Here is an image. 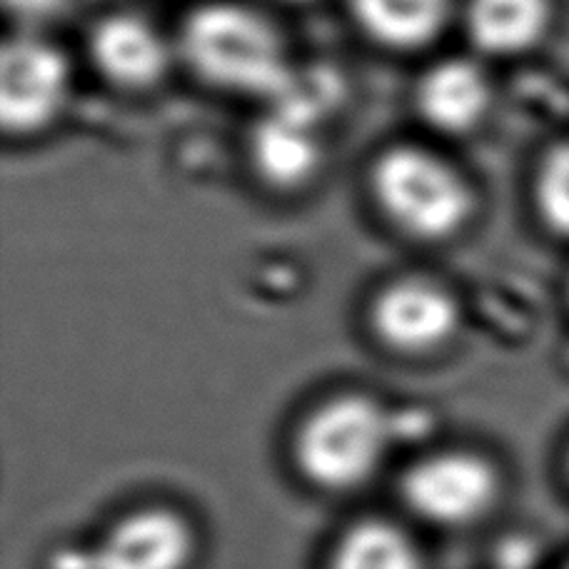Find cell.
<instances>
[{
	"label": "cell",
	"mask_w": 569,
	"mask_h": 569,
	"mask_svg": "<svg viewBox=\"0 0 569 569\" xmlns=\"http://www.w3.org/2000/svg\"><path fill=\"white\" fill-rule=\"evenodd\" d=\"M370 325L378 340L395 352L425 355L460 328V305L450 290L425 278L390 282L370 308Z\"/></svg>",
	"instance_id": "obj_8"
},
{
	"label": "cell",
	"mask_w": 569,
	"mask_h": 569,
	"mask_svg": "<svg viewBox=\"0 0 569 569\" xmlns=\"http://www.w3.org/2000/svg\"><path fill=\"white\" fill-rule=\"evenodd\" d=\"M415 106L437 133L465 136L485 120L492 106V88L472 60L447 58L425 70L415 90Z\"/></svg>",
	"instance_id": "obj_10"
},
{
	"label": "cell",
	"mask_w": 569,
	"mask_h": 569,
	"mask_svg": "<svg viewBox=\"0 0 569 569\" xmlns=\"http://www.w3.org/2000/svg\"><path fill=\"white\" fill-rule=\"evenodd\" d=\"M196 530L176 510L142 507L128 512L88 550H60L50 569H188Z\"/></svg>",
	"instance_id": "obj_4"
},
{
	"label": "cell",
	"mask_w": 569,
	"mask_h": 569,
	"mask_svg": "<svg viewBox=\"0 0 569 569\" xmlns=\"http://www.w3.org/2000/svg\"><path fill=\"white\" fill-rule=\"evenodd\" d=\"M272 113L252 136V162L270 186L298 188L315 176L322 146L318 138L325 100L302 93L298 76L280 98L272 100Z\"/></svg>",
	"instance_id": "obj_7"
},
{
	"label": "cell",
	"mask_w": 569,
	"mask_h": 569,
	"mask_svg": "<svg viewBox=\"0 0 569 569\" xmlns=\"http://www.w3.org/2000/svg\"><path fill=\"white\" fill-rule=\"evenodd\" d=\"M6 16L20 36H43L70 10V0H3Z\"/></svg>",
	"instance_id": "obj_15"
},
{
	"label": "cell",
	"mask_w": 569,
	"mask_h": 569,
	"mask_svg": "<svg viewBox=\"0 0 569 569\" xmlns=\"http://www.w3.org/2000/svg\"><path fill=\"white\" fill-rule=\"evenodd\" d=\"M330 569H425L418 545L398 525L362 520L352 525L330 557Z\"/></svg>",
	"instance_id": "obj_13"
},
{
	"label": "cell",
	"mask_w": 569,
	"mask_h": 569,
	"mask_svg": "<svg viewBox=\"0 0 569 569\" xmlns=\"http://www.w3.org/2000/svg\"><path fill=\"white\" fill-rule=\"evenodd\" d=\"M398 437V420L365 395L315 408L295 435V462L320 490H355L370 480Z\"/></svg>",
	"instance_id": "obj_2"
},
{
	"label": "cell",
	"mask_w": 569,
	"mask_h": 569,
	"mask_svg": "<svg viewBox=\"0 0 569 569\" xmlns=\"http://www.w3.org/2000/svg\"><path fill=\"white\" fill-rule=\"evenodd\" d=\"M567 569H569V567H567Z\"/></svg>",
	"instance_id": "obj_17"
},
{
	"label": "cell",
	"mask_w": 569,
	"mask_h": 569,
	"mask_svg": "<svg viewBox=\"0 0 569 569\" xmlns=\"http://www.w3.org/2000/svg\"><path fill=\"white\" fill-rule=\"evenodd\" d=\"M284 3H305V0H284Z\"/></svg>",
	"instance_id": "obj_16"
},
{
	"label": "cell",
	"mask_w": 569,
	"mask_h": 569,
	"mask_svg": "<svg viewBox=\"0 0 569 569\" xmlns=\"http://www.w3.org/2000/svg\"><path fill=\"white\" fill-rule=\"evenodd\" d=\"M537 212L555 236L569 238V142L547 150L535 180Z\"/></svg>",
	"instance_id": "obj_14"
},
{
	"label": "cell",
	"mask_w": 569,
	"mask_h": 569,
	"mask_svg": "<svg viewBox=\"0 0 569 569\" xmlns=\"http://www.w3.org/2000/svg\"><path fill=\"white\" fill-rule=\"evenodd\" d=\"M358 26L375 43L395 50H415L442 33L452 13V0H350Z\"/></svg>",
	"instance_id": "obj_12"
},
{
	"label": "cell",
	"mask_w": 569,
	"mask_h": 569,
	"mask_svg": "<svg viewBox=\"0 0 569 569\" xmlns=\"http://www.w3.org/2000/svg\"><path fill=\"white\" fill-rule=\"evenodd\" d=\"M70 63L43 36L10 38L0 56V123L10 136H33L63 113Z\"/></svg>",
	"instance_id": "obj_6"
},
{
	"label": "cell",
	"mask_w": 569,
	"mask_h": 569,
	"mask_svg": "<svg viewBox=\"0 0 569 569\" xmlns=\"http://www.w3.org/2000/svg\"><path fill=\"white\" fill-rule=\"evenodd\" d=\"M370 182L382 216L420 242L457 236L475 210L472 188L460 170L418 146L385 150L375 160Z\"/></svg>",
	"instance_id": "obj_3"
},
{
	"label": "cell",
	"mask_w": 569,
	"mask_h": 569,
	"mask_svg": "<svg viewBox=\"0 0 569 569\" xmlns=\"http://www.w3.org/2000/svg\"><path fill=\"white\" fill-rule=\"evenodd\" d=\"M552 23L550 0H467V36L487 56H517L535 48Z\"/></svg>",
	"instance_id": "obj_11"
},
{
	"label": "cell",
	"mask_w": 569,
	"mask_h": 569,
	"mask_svg": "<svg viewBox=\"0 0 569 569\" xmlns=\"http://www.w3.org/2000/svg\"><path fill=\"white\" fill-rule=\"evenodd\" d=\"M180 56L202 83L226 93L276 100L292 86L278 28L242 3H206L180 28Z\"/></svg>",
	"instance_id": "obj_1"
},
{
	"label": "cell",
	"mask_w": 569,
	"mask_h": 569,
	"mask_svg": "<svg viewBox=\"0 0 569 569\" xmlns=\"http://www.w3.org/2000/svg\"><path fill=\"white\" fill-rule=\"evenodd\" d=\"M402 500L422 520L465 527L492 510L500 497V475L485 457L465 450L422 457L402 477Z\"/></svg>",
	"instance_id": "obj_5"
},
{
	"label": "cell",
	"mask_w": 569,
	"mask_h": 569,
	"mask_svg": "<svg viewBox=\"0 0 569 569\" xmlns=\"http://www.w3.org/2000/svg\"><path fill=\"white\" fill-rule=\"evenodd\" d=\"M90 60L110 86L146 90L170 70V46L150 20L136 13H113L98 20L88 40Z\"/></svg>",
	"instance_id": "obj_9"
}]
</instances>
